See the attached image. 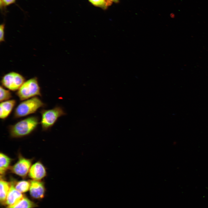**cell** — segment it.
I'll return each mask as SVG.
<instances>
[{
  "label": "cell",
  "mask_w": 208,
  "mask_h": 208,
  "mask_svg": "<svg viewBox=\"0 0 208 208\" xmlns=\"http://www.w3.org/2000/svg\"><path fill=\"white\" fill-rule=\"evenodd\" d=\"M38 118L31 116L21 120L9 126V132L13 138H21L33 132L39 124Z\"/></svg>",
  "instance_id": "1"
},
{
  "label": "cell",
  "mask_w": 208,
  "mask_h": 208,
  "mask_svg": "<svg viewBox=\"0 0 208 208\" xmlns=\"http://www.w3.org/2000/svg\"><path fill=\"white\" fill-rule=\"evenodd\" d=\"M11 160V159L7 155L3 153H0V177H3L7 170L9 168Z\"/></svg>",
  "instance_id": "13"
},
{
  "label": "cell",
  "mask_w": 208,
  "mask_h": 208,
  "mask_svg": "<svg viewBox=\"0 0 208 208\" xmlns=\"http://www.w3.org/2000/svg\"><path fill=\"white\" fill-rule=\"evenodd\" d=\"M10 182L5 180L0 177V201L2 205H5L6 197L10 187Z\"/></svg>",
  "instance_id": "11"
},
{
  "label": "cell",
  "mask_w": 208,
  "mask_h": 208,
  "mask_svg": "<svg viewBox=\"0 0 208 208\" xmlns=\"http://www.w3.org/2000/svg\"><path fill=\"white\" fill-rule=\"evenodd\" d=\"M5 24H2L0 26V42H3L4 41V29Z\"/></svg>",
  "instance_id": "17"
},
{
  "label": "cell",
  "mask_w": 208,
  "mask_h": 208,
  "mask_svg": "<svg viewBox=\"0 0 208 208\" xmlns=\"http://www.w3.org/2000/svg\"><path fill=\"white\" fill-rule=\"evenodd\" d=\"M46 169L40 161H38L32 165L29 170L28 174L32 180H40L46 175Z\"/></svg>",
  "instance_id": "8"
},
{
  "label": "cell",
  "mask_w": 208,
  "mask_h": 208,
  "mask_svg": "<svg viewBox=\"0 0 208 208\" xmlns=\"http://www.w3.org/2000/svg\"><path fill=\"white\" fill-rule=\"evenodd\" d=\"M45 105V104L37 96L24 100L15 108L14 118H19L34 113Z\"/></svg>",
  "instance_id": "2"
},
{
  "label": "cell",
  "mask_w": 208,
  "mask_h": 208,
  "mask_svg": "<svg viewBox=\"0 0 208 208\" xmlns=\"http://www.w3.org/2000/svg\"><path fill=\"white\" fill-rule=\"evenodd\" d=\"M89 2L95 6L103 10L107 9L112 3L109 0H88Z\"/></svg>",
  "instance_id": "15"
},
{
  "label": "cell",
  "mask_w": 208,
  "mask_h": 208,
  "mask_svg": "<svg viewBox=\"0 0 208 208\" xmlns=\"http://www.w3.org/2000/svg\"><path fill=\"white\" fill-rule=\"evenodd\" d=\"M112 2H114L115 3H118L119 2V0H109Z\"/></svg>",
  "instance_id": "19"
},
{
  "label": "cell",
  "mask_w": 208,
  "mask_h": 208,
  "mask_svg": "<svg viewBox=\"0 0 208 208\" xmlns=\"http://www.w3.org/2000/svg\"><path fill=\"white\" fill-rule=\"evenodd\" d=\"M37 206L34 202L24 196L14 205L7 207L5 208H34Z\"/></svg>",
  "instance_id": "12"
},
{
  "label": "cell",
  "mask_w": 208,
  "mask_h": 208,
  "mask_svg": "<svg viewBox=\"0 0 208 208\" xmlns=\"http://www.w3.org/2000/svg\"><path fill=\"white\" fill-rule=\"evenodd\" d=\"M16 101L12 99L1 102L0 104V118L4 120L11 114L16 104Z\"/></svg>",
  "instance_id": "10"
},
{
  "label": "cell",
  "mask_w": 208,
  "mask_h": 208,
  "mask_svg": "<svg viewBox=\"0 0 208 208\" xmlns=\"http://www.w3.org/2000/svg\"><path fill=\"white\" fill-rule=\"evenodd\" d=\"M29 189L30 194L33 198L40 199L43 198L45 193V188L43 182L40 180L30 181Z\"/></svg>",
  "instance_id": "7"
},
{
  "label": "cell",
  "mask_w": 208,
  "mask_h": 208,
  "mask_svg": "<svg viewBox=\"0 0 208 208\" xmlns=\"http://www.w3.org/2000/svg\"><path fill=\"white\" fill-rule=\"evenodd\" d=\"M41 115L40 123L43 130L51 127L60 117L65 115L66 113L60 106H56L49 109H43L40 112Z\"/></svg>",
  "instance_id": "4"
},
{
  "label": "cell",
  "mask_w": 208,
  "mask_h": 208,
  "mask_svg": "<svg viewBox=\"0 0 208 208\" xmlns=\"http://www.w3.org/2000/svg\"><path fill=\"white\" fill-rule=\"evenodd\" d=\"M20 101L41 96L37 78L34 77L25 81L16 93Z\"/></svg>",
  "instance_id": "3"
},
{
  "label": "cell",
  "mask_w": 208,
  "mask_h": 208,
  "mask_svg": "<svg viewBox=\"0 0 208 208\" xmlns=\"http://www.w3.org/2000/svg\"><path fill=\"white\" fill-rule=\"evenodd\" d=\"M12 97V94L9 90L4 88L1 86L0 87V101L1 102L9 100Z\"/></svg>",
  "instance_id": "16"
},
{
  "label": "cell",
  "mask_w": 208,
  "mask_h": 208,
  "mask_svg": "<svg viewBox=\"0 0 208 208\" xmlns=\"http://www.w3.org/2000/svg\"><path fill=\"white\" fill-rule=\"evenodd\" d=\"M10 184V189L5 204V205H7V207L14 205L24 196L22 193L16 189L14 181L11 182Z\"/></svg>",
  "instance_id": "9"
},
{
  "label": "cell",
  "mask_w": 208,
  "mask_h": 208,
  "mask_svg": "<svg viewBox=\"0 0 208 208\" xmlns=\"http://www.w3.org/2000/svg\"><path fill=\"white\" fill-rule=\"evenodd\" d=\"M32 160L23 157L19 155L17 162L10 168L11 172L23 178L29 173L31 166Z\"/></svg>",
  "instance_id": "6"
},
{
  "label": "cell",
  "mask_w": 208,
  "mask_h": 208,
  "mask_svg": "<svg viewBox=\"0 0 208 208\" xmlns=\"http://www.w3.org/2000/svg\"><path fill=\"white\" fill-rule=\"evenodd\" d=\"M16 0H0L1 7L8 6L15 3Z\"/></svg>",
  "instance_id": "18"
},
{
  "label": "cell",
  "mask_w": 208,
  "mask_h": 208,
  "mask_svg": "<svg viewBox=\"0 0 208 208\" xmlns=\"http://www.w3.org/2000/svg\"><path fill=\"white\" fill-rule=\"evenodd\" d=\"M30 184V181L22 180L14 182L15 188L22 193L26 192L29 190Z\"/></svg>",
  "instance_id": "14"
},
{
  "label": "cell",
  "mask_w": 208,
  "mask_h": 208,
  "mask_svg": "<svg viewBox=\"0 0 208 208\" xmlns=\"http://www.w3.org/2000/svg\"><path fill=\"white\" fill-rule=\"evenodd\" d=\"M25 81V78L21 74L12 72L5 75L1 83L2 86L12 91L18 90Z\"/></svg>",
  "instance_id": "5"
}]
</instances>
